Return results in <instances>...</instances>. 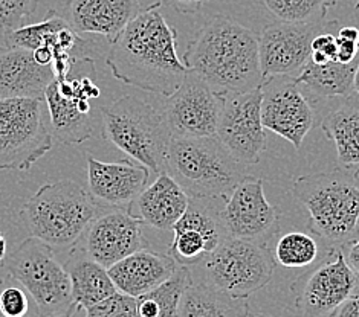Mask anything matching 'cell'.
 <instances>
[{"instance_id":"cell-18","label":"cell","mask_w":359,"mask_h":317,"mask_svg":"<svg viewBox=\"0 0 359 317\" xmlns=\"http://www.w3.org/2000/svg\"><path fill=\"white\" fill-rule=\"evenodd\" d=\"M211 199L190 197L184 216L173 226V241L168 255L179 264L193 267L228 237L220 220V209L211 206Z\"/></svg>"},{"instance_id":"cell-28","label":"cell","mask_w":359,"mask_h":317,"mask_svg":"<svg viewBox=\"0 0 359 317\" xmlns=\"http://www.w3.org/2000/svg\"><path fill=\"white\" fill-rule=\"evenodd\" d=\"M250 305L203 282L193 281L184 291L176 317H246Z\"/></svg>"},{"instance_id":"cell-46","label":"cell","mask_w":359,"mask_h":317,"mask_svg":"<svg viewBox=\"0 0 359 317\" xmlns=\"http://www.w3.org/2000/svg\"><path fill=\"white\" fill-rule=\"evenodd\" d=\"M246 317H269L266 314H257V313H248Z\"/></svg>"},{"instance_id":"cell-38","label":"cell","mask_w":359,"mask_h":317,"mask_svg":"<svg viewBox=\"0 0 359 317\" xmlns=\"http://www.w3.org/2000/svg\"><path fill=\"white\" fill-rule=\"evenodd\" d=\"M161 2L184 14H196L201 10L202 3L207 2V0H161Z\"/></svg>"},{"instance_id":"cell-19","label":"cell","mask_w":359,"mask_h":317,"mask_svg":"<svg viewBox=\"0 0 359 317\" xmlns=\"http://www.w3.org/2000/svg\"><path fill=\"white\" fill-rule=\"evenodd\" d=\"M142 226L141 220L123 208L97 216L80 238L84 255L102 267H112L115 262L145 247Z\"/></svg>"},{"instance_id":"cell-33","label":"cell","mask_w":359,"mask_h":317,"mask_svg":"<svg viewBox=\"0 0 359 317\" xmlns=\"http://www.w3.org/2000/svg\"><path fill=\"white\" fill-rule=\"evenodd\" d=\"M39 0H0V27L6 32L29 24Z\"/></svg>"},{"instance_id":"cell-41","label":"cell","mask_w":359,"mask_h":317,"mask_svg":"<svg viewBox=\"0 0 359 317\" xmlns=\"http://www.w3.org/2000/svg\"><path fill=\"white\" fill-rule=\"evenodd\" d=\"M6 258H8V239L2 232V229H0V264L4 265Z\"/></svg>"},{"instance_id":"cell-36","label":"cell","mask_w":359,"mask_h":317,"mask_svg":"<svg viewBox=\"0 0 359 317\" xmlns=\"http://www.w3.org/2000/svg\"><path fill=\"white\" fill-rule=\"evenodd\" d=\"M356 58H359L358 41L346 40L337 36V62L347 64L355 62Z\"/></svg>"},{"instance_id":"cell-30","label":"cell","mask_w":359,"mask_h":317,"mask_svg":"<svg viewBox=\"0 0 359 317\" xmlns=\"http://www.w3.org/2000/svg\"><path fill=\"white\" fill-rule=\"evenodd\" d=\"M320 258V244L304 232L281 235L273 247V261L285 269H306Z\"/></svg>"},{"instance_id":"cell-1","label":"cell","mask_w":359,"mask_h":317,"mask_svg":"<svg viewBox=\"0 0 359 317\" xmlns=\"http://www.w3.org/2000/svg\"><path fill=\"white\" fill-rule=\"evenodd\" d=\"M162 2L136 14L110 41L107 66L116 80L170 97L190 69L177 55V34L161 13Z\"/></svg>"},{"instance_id":"cell-34","label":"cell","mask_w":359,"mask_h":317,"mask_svg":"<svg viewBox=\"0 0 359 317\" xmlns=\"http://www.w3.org/2000/svg\"><path fill=\"white\" fill-rule=\"evenodd\" d=\"M84 317H138L136 297L116 291L104 301L84 310Z\"/></svg>"},{"instance_id":"cell-26","label":"cell","mask_w":359,"mask_h":317,"mask_svg":"<svg viewBox=\"0 0 359 317\" xmlns=\"http://www.w3.org/2000/svg\"><path fill=\"white\" fill-rule=\"evenodd\" d=\"M65 267L71 278L72 301L76 311L88 310L116 293L109 270L89 256H72Z\"/></svg>"},{"instance_id":"cell-10","label":"cell","mask_w":359,"mask_h":317,"mask_svg":"<svg viewBox=\"0 0 359 317\" xmlns=\"http://www.w3.org/2000/svg\"><path fill=\"white\" fill-rule=\"evenodd\" d=\"M224 101L225 93L212 89L199 75L190 71L182 84L167 97L161 113L172 136H216Z\"/></svg>"},{"instance_id":"cell-8","label":"cell","mask_w":359,"mask_h":317,"mask_svg":"<svg viewBox=\"0 0 359 317\" xmlns=\"http://www.w3.org/2000/svg\"><path fill=\"white\" fill-rule=\"evenodd\" d=\"M4 269L28 291L43 317H54L74 307L69 273L53 247L41 239H25L5 260Z\"/></svg>"},{"instance_id":"cell-25","label":"cell","mask_w":359,"mask_h":317,"mask_svg":"<svg viewBox=\"0 0 359 317\" xmlns=\"http://www.w3.org/2000/svg\"><path fill=\"white\" fill-rule=\"evenodd\" d=\"M359 64V58L352 63L332 62L327 64H315L307 59L304 66L292 80L297 85L312 98H347L353 93L355 72Z\"/></svg>"},{"instance_id":"cell-44","label":"cell","mask_w":359,"mask_h":317,"mask_svg":"<svg viewBox=\"0 0 359 317\" xmlns=\"http://www.w3.org/2000/svg\"><path fill=\"white\" fill-rule=\"evenodd\" d=\"M6 46V31L0 27V49Z\"/></svg>"},{"instance_id":"cell-16","label":"cell","mask_w":359,"mask_h":317,"mask_svg":"<svg viewBox=\"0 0 359 317\" xmlns=\"http://www.w3.org/2000/svg\"><path fill=\"white\" fill-rule=\"evenodd\" d=\"M220 220L228 237L260 241L278 230L277 209L266 200L263 180L245 176L220 209Z\"/></svg>"},{"instance_id":"cell-20","label":"cell","mask_w":359,"mask_h":317,"mask_svg":"<svg viewBox=\"0 0 359 317\" xmlns=\"http://www.w3.org/2000/svg\"><path fill=\"white\" fill-rule=\"evenodd\" d=\"M149 178V168L135 160L101 162L88 156L89 192L106 206L129 208L147 186Z\"/></svg>"},{"instance_id":"cell-24","label":"cell","mask_w":359,"mask_h":317,"mask_svg":"<svg viewBox=\"0 0 359 317\" xmlns=\"http://www.w3.org/2000/svg\"><path fill=\"white\" fill-rule=\"evenodd\" d=\"M141 10L140 0H71L67 22L76 32L112 41Z\"/></svg>"},{"instance_id":"cell-37","label":"cell","mask_w":359,"mask_h":317,"mask_svg":"<svg viewBox=\"0 0 359 317\" xmlns=\"http://www.w3.org/2000/svg\"><path fill=\"white\" fill-rule=\"evenodd\" d=\"M339 248L344 255V260H346L347 265L350 269H352V272L359 279V238L350 239L348 243H346L344 246H341Z\"/></svg>"},{"instance_id":"cell-23","label":"cell","mask_w":359,"mask_h":317,"mask_svg":"<svg viewBox=\"0 0 359 317\" xmlns=\"http://www.w3.org/2000/svg\"><path fill=\"white\" fill-rule=\"evenodd\" d=\"M179 264L168 253L140 248L109 267L116 291L140 297L173 275Z\"/></svg>"},{"instance_id":"cell-47","label":"cell","mask_w":359,"mask_h":317,"mask_svg":"<svg viewBox=\"0 0 359 317\" xmlns=\"http://www.w3.org/2000/svg\"><path fill=\"white\" fill-rule=\"evenodd\" d=\"M28 317H43V316H41L40 314V311H39V308H36V310H34Z\"/></svg>"},{"instance_id":"cell-43","label":"cell","mask_w":359,"mask_h":317,"mask_svg":"<svg viewBox=\"0 0 359 317\" xmlns=\"http://www.w3.org/2000/svg\"><path fill=\"white\" fill-rule=\"evenodd\" d=\"M75 305L74 307H71L69 310H66V311H63V313H60V314H57V316H54V317H74V314H75Z\"/></svg>"},{"instance_id":"cell-2","label":"cell","mask_w":359,"mask_h":317,"mask_svg":"<svg viewBox=\"0 0 359 317\" xmlns=\"http://www.w3.org/2000/svg\"><path fill=\"white\" fill-rule=\"evenodd\" d=\"M182 62L222 93L251 92L264 83L259 36L224 15H215L203 24L187 48Z\"/></svg>"},{"instance_id":"cell-5","label":"cell","mask_w":359,"mask_h":317,"mask_svg":"<svg viewBox=\"0 0 359 317\" xmlns=\"http://www.w3.org/2000/svg\"><path fill=\"white\" fill-rule=\"evenodd\" d=\"M245 167L231 156L217 136H172L168 142L165 171L196 199H225L246 176Z\"/></svg>"},{"instance_id":"cell-4","label":"cell","mask_w":359,"mask_h":317,"mask_svg":"<svg viewBox=\"0 0 359 317\" xmlns=\"http://www.w3.org/2000/svg\"><path fill=\"white\" fill-rule=\"evenodd\" d=\"M292 192L309 212L313 235L333 248L355 238L359 223V188L347 171H326L298 177Z\"/></svg>"},{"instance_id":"cell-6","label":"cell","mask_w":359,"mask_h":317,"mask_svg":"<svg viewBox=\"0 0 359 317\" xmlns=\"http://www.w3.org/2000/svg\"><path fill=\"white\" fill-rule=\"evenodd\" d=\"M102 136L150 173L165 171L172 133L164 116L149 102L126 95L101 108Z\"/></svg>"},{"instance_id":"cell-39","label":"cell","mask_w":359,"mask_h":317,"mask_svg":"<svg viewBox=\"0 0 359 317\" xmlns=\"http://www.w3.org/2000/svg\"><path fill=\"white\" fill-rule=\"evenodd\" d=\"M335 317H359V295H350L338 308Z\"/></svg>"},{"instance_id":"cell-32","label":"cell","mask_w":359,"mask_h":317,"mask_svg":"<svg viewBox=\"0 0 359 317\" xmlns=\"http://www.w3.org/2000/svg\"><path fill=\"white\" fill-rule=\"evenodd\" d=\"M36 308L28 291L6 273L0 287V310L5 317H28Z\"/></svg>"},{"instance_id":"cell-7","label":"cell","mask_w":359,"mask_h":317,"mask_svg":"<svg viewBox=\"0 0 359 317\" xmlns=\"http://www.w3.org/2000/svg\"><path fill=\"white\" fill-rule=\"evenodd\" d=\"M193 267L201 269V279L193 281L233 297L248 299L269 284L276 261L263 243L226 237Z\"/></svg>"},{"instance_id":"cell-45","label":"cell","mask_w":359,"mask_h":317,"mask_svg":"<svg viewBox=\"0 0 359 317\" xmlns=\"http://www.w3.org/2000/svg\"><path fill=\"white\" fill-rule=\"evenodd\" d=\"M355 19H356V24H358V29H359V2L356 3V6H355Z\"/></svg>"},{"instance_id":"cell-42","label":"cell","mask_w":359,"mask_h":317,"mask_svg":"<svg viewBox=\"0 0 359 317\" xmlns=\"http://www.w3.org/2000/svg\"><path fill=\"white\" fill-rule=\"evenodd\" d=\"M353 92L359 97V64L356 67V72H355V80H353Z\"/></svg>"},{"instance_id":"cell-48","label":"cell","mask_w":359,"mask_h":317,"mask_svg":"<svg viewBox=\"0 0 359 317\" xmlns=\"http://www.w3.org/2000/svg\"><path fill=\"white\" fill-rule=\"evenodd\" d=\"M353 177H355V182H356V185H358V188H359V168H358L356 173L353 174Z\"/></svg>"},{"instance_id":"cell-14","label":"cell","mask_w":359,"mask_h":317,"mask_svg":"<svg viewBox=\"0 0 359 317\" xmlns=\"http://www.w3.org/2000/svg\"><path fill=\"white\" fill-rule=\"evenodd\" d=\"M262 124L298 150L315 124L309 97L292 76H273L262 85Z\"/></svg>"},{"instance_id":"cell-9","label":"cell","mask_w":359,"mask_h":317,"mask_svg":"<svg viewBox=\"0 0 359 317\" xmlns=\"http://www.w3.org/2000/svg\"><path fill=\"white\" fill-rule=\"evenodd\" d=\"M45 99H0V171H27L53 150Z\"/></svg>"},{"instance_id":"cell-3","label":"cell","mask_w":359,"mask_h":317,"mask_svg":"<svg viewBox=\"0 0 359 317\" xmlns=\"http://www.w3.org/2000/svg\"><path fill=\"white\" fill-rule=\"evenodd\" d=\"M97 213V200L89 191L74 180H58L29 197L20 218L31 237L62 248L79 243Z\"/></svg>"},{"instance_id":"cell-15","label":"cell","mask_w":359,"mask_h":317,"mask_svg":"<svg viewBox=\"0 0 359 317\" xmlns=\"http://www.w3.org/2000/svg\"><path fill=\"white\" fill-rule=\"evenodd\" d=\"M332 28H338V22H280L264 28L259 37L260 67L264 81L273 76H295L311 57V43L315 36Z\"/></svg>"},{"instance_id":"cell-21","label":"cell","mask_w":359,"mask_h":317,"mask_svg":"<svg viewBox=\"0 0 359 317\" xmlns=\"http://www.w3.org/2000/svg\"><path fill=\"white\" fill-rule=\"evenodd\" d=\"M54 80L53 66L39 63L32 50L13 46L0 49V99H45L48 85Z\"/></svg>"},{"instance_id":"cell-29","label":"cell","mask_w":359,"mask_h":317,"mask_svg":"<svg viewBox=\"0 0 359 317\" xmlns=\"http://www.w3.org/2000/svg\"><path fill=\"white\" fill-rule=\"evenodd\" d=\"M193 282L190 267L179 265L175 273L158 287L136 297L138 317H176L187 287Z\"/></svg>"},{"instance_id":"cell-49","label":"cell","mask_w":359,"mask_h":317,"mask_svg":"<svg viewBox=\"0 0 359 317\" xmlns=\"http://www.w3.org/2000/svg\"><path fill=\"white\" fill-rule=\"evenodd\" d=\"M2 282H4V278H0V287H2ZM0 317H5V314L2 313V310H0Z\"/></svg>"},{"instance_id":"cell-22","label":"cell","mask_w":359,"mask_h":317,"mask_svg":"<svg viewBox=\"0 0 359 317\" xmlns=\"http://www.w3.org/2000/svg\"><path fill=\"white\" fill-rule=\"evenodd\" d=\"M188 203H190V195L164 171L158 174L155 182L144 188V191L130 203L127 211L144 225L158 230H172L179 218L184 216Z\"/></svg>"},{"instance_id":"cell-35","label":"cell","mask_w":359,"mask_h":317,"mask_svg":"<svg viewBox=\"0 0 359 317\" xmlns=\"http://www.w3.org/2000/svg\"><path fill=\"white\" fill-rule=\"evenodd\" d=\"M338 28H332L320 32L311 43L309 59L315 64H327L337 62V32Z\"/></svg>"},{"instance_id":"cell-17","label":"cell","mask_w":359,"mask_h":317,"mask_svg":"<svg viewBox=\"0 0 359 317\" xmlns=\"http://www.w3.org/2000/svg\"><path fill=\"white\" fill-rule=\"evenodd\" d=\"M6 46L28 50L49 49L54 55L53 69L55 78L69 75L75 62H92L88 57L89 43L80 37L71 23L55 11H49L45 20L6 32Z\"/></svg>"},{"instance_id":"cell-12","label":"cell","mask_w":359,"mask_h":317,"mask_svg":"<svg viewBox=\"0 0 359 317\" xmlns=\"http://www.w3.org/2000/svg\"><path fill=\"white\" fill-rule=\"evenodd\" d=\"M358 278L348 267L341 248L333 258L297 278L290 287L295 317H335L338 308L353 295Z\"/></svg>"},{"instance_id":"cell-50","label":"cell","mask_w":359,"mask_h":317,"mask_svg":"<svg viewBox=\"0 0 359 317\" xmlns=\"http://www.w3.org/2000/svg\"><path fill=\"white\" fill-rule=\"evenodd\" d=\"M337 2H339V0H329V3L333 6V5H335Z\"/></svg>"},{"instance_id":"cell-11","label":"cell","mask_w":359,"mask_h":317,"mask_svg":"<svg viewBox=\"0 0 359 317\" xmlns=\"http://www.w3.org/2000/svg\"><path fill=\"white\" fill-rule=\"evenodd\" d=\"M100 89L88 76L55 78L48 85L45 104L53 138L63 145L83 143L93 136L92 104Z\"/></svg>"},{"instance_id":"cell-13","label":"cell","mask_w":359,"mask_h":317,"mask_svg":"<svg viewBox=\"0 0 359 317\" xmlns=\"http://www.w3.org/2000/svg\"><path fill=\"white\" fill-rule=\"evenodd\" d=\"M262 97V87L245 93H225L216 136L231 156L243 165L259 164L266 148Z\"/></svg>"},{"instance_id":"cell-31","label":"cell","mask_w":359,"mask_h":317,"mask_svg":"<svg viewBox=\"0 0 359 317\" xmlns=\"http://www.w3.org/2000/svg\"><path fill=\"white\" fill-rule=\"evenodd\" d=\"M266 10L280 22L320 23L326 20L329 0H260Z\"/></svg>"},{"instance_id":"cell-40","label":"cell","mask_w":359,"mask_h":317,"mask_svg":"<svg viewBox=\"0 0 359 317\" xmlns=\"http://www.w3.org/2000/svg\"><path fill=\"white\" fill-rule=\"evenodd\" d=\"M337 36L346 40L359 41V29L356 27H341L337 31Z\"/></svg>"},{"instance_id":"cell-27","label":"cell","mask_w":359,"mask_h":317,"mask_svg":"<svg viewBox=\"0 0 359 317\" xmlns=\"http://www.w3.org/2000/svg\"><path fill=\"white\" fill-rule=\"evenodd\" d=\"M321 128L335 145L341 164L359 168V98L347 97L323 119Z\"/></svg>"}]
</instances>
